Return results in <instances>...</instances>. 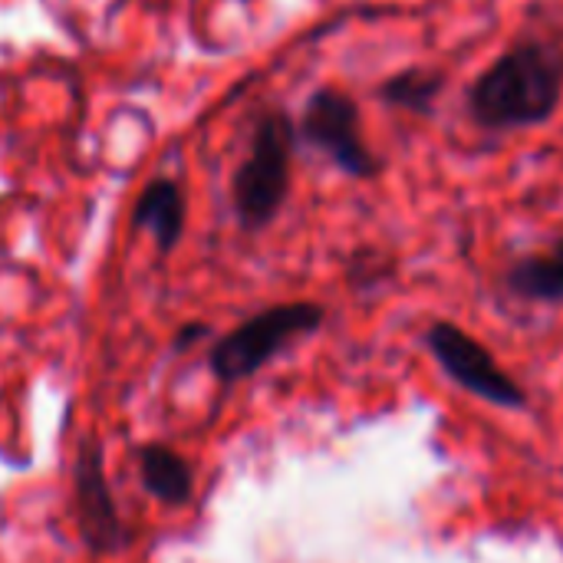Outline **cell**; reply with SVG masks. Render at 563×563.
Instances as JSON below:
<instances>
[{
    "label": "cell",
    "instance_id": "6",
    "mask_svg": "<svg viewBox=\"0 0 563 563\" xmlns=\"http://www.w3.org/2000/svg\"><path fill=\"white\" fill-rule=\"evenodd\" d=\"M426 346L435 356V363L449 373V379L468 389L472 396L501 409H521L528 402L525 389L495 363V356L455 323H432L426 330Z\"/></svg>",
    "mask_w": 563,
    "mask_h": 563
},
{
    "label": "cell",
    "instance_id": "5",
    "mask_svg": "<svg viewBox=\"0 0 563 563\" xmlns=\"http://www.w3.org/2000/svg\"><path fill=\"white\" fill-rule=\"evenodd\" d=\"M73 508H76V528L79 541L92 554H119L129 548V528L119 518L115 495L106 478V459L102 445L92 435H82L76 445L73 462Z\"/></svg>",
    "mask_w": 563,
    "mask_h": 563
},
{
    "label": "cell",
    "instance_id": "2",
    "mask_svg": "<svg viewBox=\"0 0 563 563\" xmlns=\"http://www.w3.org/2000/svg\"><path fill=\"white\" fill-rule=\"evenodd\" d=\"M294 145L297 125L284 109H271L257 119L251 152L231 178V201L244 231H261L280 214L290 195Z\"/></svg>",
    "mask_w": 563,
    "mask_h": 563
},
{
    "label": "cell",
    "instance_id": "4",
    "mask_svg": "<svg viewBox=\"0 0 563 563\" xmlns=\"http://www.w3.org/2000/svg\"><path fill=\"white\" fill-rule=\"evenodd\" d=\"M297 132L317 152H323L343 175L356 181H373L383 175V158L369 148L363 135L360 106L350 92L336 86H320L310 92Z\"/></svg>",
    "mask_w": 563,
    "mask_h": 563
},
{
    "label": "cell",
    "instance_id": "9",
    "mask_svg": "<svg viewBox=\"0 0 563 563\" xmlns=\"http://www.w3.org/2000/svg\"><path fill=\"white\" fill-rule=\"evenodd\" d=\"M135 462H139V478L145 485V492L165 505V508H185L195 495V472L191 465L168 445L148 442L135 449Z\"/></svg>",
    "mask_w": 563,
    "mask_h": 563
},
{
    "label": "cell",
    "instance_id": "11",
    "mask_svg": "<svg viewBox=\"0 0 563 563\" xmlns=\"http://www.w3.org/2000/svg\"><path fill=\"white\" fill-rule=\"evenodd\" d=\"M208 336V327L205 323H188V327H181L178 330V336H175V353H181V350H188V346H195L198 340H205Z\"/></svg>",
    "mask_w": 563,
    "mask_h": 563
},
{
    "label": "cell",
    "instance_id": "1",
    "mask_svg": "<svg viewBox=\"0 0 563 563\" xmlns=\"http://www.w3.org/2000/svg\"><path fill=\"white\" fill-rule=\"evenodd\" d=\"M563 106V30L518 33L465 89L468 122L505 135L548 125Z\"/></svg>",
    "mask_w": 563,
    "mask_h": 563
},
{
    "label": "cell",
    "instance_id": "8",
    "mask_svg": "<svg viewBox=\"0 0 563 563\" xmlns=\"http://www.w3.org/2000/svg\"><path fill=\"white\" fill-rule=\"evenodd\" d=\"M132 228L148 231L162 254L175 251L185 231V195L172 178H155L145 185L132 208Z\"/></svg>",
    "mask_w": 563,
    "mask_h": 563
},
{
    "label": "cell",
    "instance_id": "7",
    "mask_svg": "<svg viewBox=\"0 0 563 563\" xmlns=\"http://www.w3.org/2000/svg\"><path fill=\"white\" fill-rule=\"evenodd\" d=\"M449 73L439 66H406L386 76L376 86V96L383 106L416 115V119H432L439 112V102L445 96Z\"/></svg>",
    "mask_w": 563,
    "mask_h": 563
},
{
    "label": "cell",
    "instance_id": "10",
    "mask_svg": "<svg viewBox=\"0 0 563 563\" xmlns=\"http://www.w3.org/2000/svg\"><path fill=\"white\" fill-rule=\"evenodd\" d=\"M505 287L528 303H561L563 300V234L541 254L515 261L505 274Z\"/></svg>",
    "mask_w": 563,
    "mask_h": 563
},
{
    "label": "cell",
    "instance_id": "3",
    "mask_svg": "<svg viewBox=\"0 0 563 563\" xmlns=\"http://www.w3.org/2000/svg\"><path fill=\"white\" fill-rule=\"evenodd\" d=\"M327 310L320 303H280L271 310L254 313L241 327H234L228 336H221L211 346L208 366L211 373L228 386L251 379L257 369H264L284 346H290L300 336H310L323 327Z\"/></svg>",
    "mask_w": 563,
    "mask_h": 563
}]
</instances>
